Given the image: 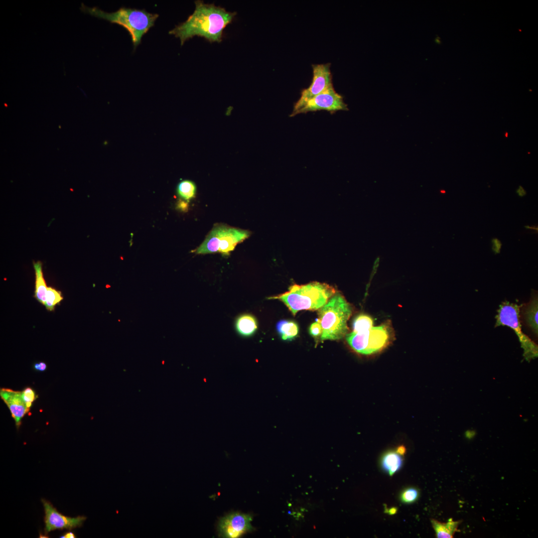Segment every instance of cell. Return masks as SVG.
Returning <instances> with one entry per match:
<instances>
[{"label":"cell","mask_w":538,"mask_h":538,"mask_svg":"<svg viewBox=\"0 0 538 538\" xmlns=\"http://www.w3.org/2000/svg\"><path fill=\"white\" fill-rule=\"evenodd\" d=\"M516 193L520 197H523L526 194V191L522 186H519L516 190Z\"/></svg>","instance_id":"obj_28"},{"label":"cell","mask_w":538,"mask_h":538,"mask_svg":"<svg viewBox=\"0 0 538 538\" xmlns=\"http://www.w3.org/2000/svg\"><path fill=\"white\" fill-rule=\"evenodd\" d=\"M321 110L328 111L331 114L339 111L348 110L343 97L336 92L333 85L310 99L303 108L296 112L295 116Z\"/></svg>","instance_id":"obj_9"},{"label":"cell","mask_w":538,"mask_h":538,"mask_svg":"<svg viewBox=\"0 0 538 538\" xmlns=\"http://www.w3.org/2000/svg\"><path fill=\"white\" fill-rule=\"evenodd\" d=\"M504 135L506 137H507L508 136V133L507 132H506Z\"/></svg>","instance_id":"obj_31"},{"label":"cell","mask_w":538,"mask_h":538,"mask_svg":"<svg viewBox=\"0 0 538 538\" xmlns=\"http://www.w3.org/2000/svg\"><path fill=\"white\" fill-rule=\"evenodd\" d=\"M196 190L194 183L188 180L180 182L178 185L177 189L179 196L187 201L195 196Z\"/></svg>","instance_id":"obj_20"},{"label":"cell","mask_w":538,"mask_h":538,"mask_svg":"<svg viewBox=\"0 0 538 538\" xmlns=\"http://www.w3.org/2000/svg\"><path fill=\"white\" fill-rule=\"evenodd\" d=\"M63 299L61 292L52 287H47L44 305L48 311H53L55 306Z\"/></svg>","instance_id":"obj_21"},{"label":"cell","mask_w":538,"mask_h":538,"mask_svg":"<svg viewBox=\"0 0 538 538\" xmlns=\"http://www.w3.org/2000/svg\"><path fill=\"white\" fill-rule=\"evenodd\" d=\"M21 395L26 406L30 409L32 403L37 398L35 392L31 388L26 387L21 392Z\"/></svg>","instance_id":"obj_23"},{"label":"cell","mask_w":538,"mask_h":538,"mask_svg":"<svg viewBox=\"0 0 538 538\" xmlns=\"http://www.w3.org/2000/svg\"><path fill=\"white\" fill-rule=\"evenodd\" d=\"M373 323L371 317L366 314H360L353 320V332L360 333L368 330L373 326Z\"/></svg>","instance_id":"obj_19"},{"label":"cell","mask_w":538,"mask_h":538,"mask_svg":"<svg viewBox=\"0 0 538 538\" xmlns=\"http://www.w3.org/2000/svg\"><path fill=\"white\" fill-rule=\"evenodd\" d=\"M330 63L312 64L313 77L310 86L303 89L299 99L294 104L290 117L295 116L297 111L303 108L311 98L333 85Z\"/></svg>","instance_id":"obj_8"},{"label":"cell","mask_w":538,"mask_h":538,"mask_svg":"<svg viewBox=\"0 0 538 538\" xmlns=\"http://www.w3.org/2000/svg\"><path fill=\"white\" fill-rule=\"evenodd\" d=\"M33 369L36 371L44 372L47 369V365L43 362L35 363L33 364Z\"/></svg>","instance_id":"obj_26"},{"label":"cell","mask_w":538,"mask_h":538,"mask_svg":"<svg viewBox=\"0 0 538 538\" xmlns=\"http://www.w3.org/2000/svg\"><path fill=\"white\" fill-rule=\"evenodd\" d=\"M441 192L443 193H445V190H441Z\"/></svg>","instance_id":"obj_32"},{"label":"cell","mask_w":538,"mask_h":538,"mask_svg":"<svg viewBox=\"0 0 538 538\" xmlns=\"http://www.w3.org/2000/svg\"><path fill=\"white\" fill-rule=\"evenodd\" d=\"M0 395L9 409L15 425L18 428L21 423V419L30 410L22 398L21 392L2 388L0 389Z\"/></svg>","instance_id":"obj_12"},{"label":"cell","mask_w":538,"mask_h":538,"mask_svg":"<svg viewBox=\"0 0 538 538\" xmlns=\"http://www.w3.org/2000/svg\"><path fill=\"white\" fill-rule=\"evenodd\" d=\"M276 327L278 333L284 340L294 339L298 333V326L292 321L281 320L277 322Z\"/></svg>","instance_id":"obj_18"},{"label":"cell","mask_w":538,"mask_h":538,"mask_svg":"<svg viewBox=\"0 0 538 538\" xmlns=\"http://www.w3.org/2000/svg\"><path fill=\"white\" fill-rule=\"evenodd\" d=\"M419 496V492L415 488H408L404 491L401 495V501L406 504H410L415 501Z\"/></svg>","instance_id":"obj_22"},{"label":"cell","mask_w":538,"mask_h":538,"mask_svg":"<svg viewBox=\"0 0 538 538\" xmlns=\"http://www.w3.org/2000/svg\"><path fill=\"white\" fill-rule=\"evenodd\" d=\"M33 268L35 274V285L34 297L42 304H44L47 290L43 272L42 263L40 261L33 262Z\"/></svg>","instance_id":"obj_14"},{"label":"cell","mask_w":538,"mask_h":538,"mask_svg":"<svg viewBox=\"0 0 538 538\" xmlns=\"http://www.w3.org/2000/svg\"><path fill=\"white\" fill-rule=\"evenodd\" d=\"M522 315L526 325L536 336H538V299L537 294L532 296L529 302L521 307Z\"/></svg>","instance_id":"obj_13"},{"label":"cell","mask_w":538,"mask_h":538,"mask_svg":"<svg viewBox=\"0 0 538 538\" xmlns=\"http://www.w3.org/2000/svg\"><path fill=\"white\" fill-rule=\"evenodd\" d=\"M397 512V509L396 508H392L389 509L388 513L390 515H394Z\"/></svg>","instance_id":"obj_30"},{"label":"cell","mask_w":538,"mask_h":538,"mask_svg":"<svg viewBox=\"0 0 538 538\" xmlns=\"http://www.w3.org/2000/svg\"><path fill=\"white\" fill-rule=\"evenodd\" d=\"M492 242L493 244L492 249L494 252L495 254L500 253L502 246L501 242L497 238L493 239Z\"/></svg>","instance_id":"obj_25"},{"label":"cell","mask_w":538,"mask_h":538,"mask_svg":"<svg viewBox=\"0 0 538 538\" xmlns=\"http://www.w3.org/2000/svg\"><path fill=\"white\" fill-rule=\"evenodd\" d=\"M237 331L242 335L249 336L256 331L258 325L255 318L251 315L244 314L240 316L236 322Z\"/></svg>","instance_id":"obj_17"},{"label":"cell","mask_w":538,"mask_h":538,"mask_svg":"<svg viewBox=\"0 0 538 538\" xmlns=\"http://www.w3.org/2000/svg\"><path fill=\"white\" fill-rule=\"evenodd\" d=\"M250 234L248 231L223 225L215 227L195 250V253L219 252L224 256L229 255L236 245L249 237Z\"/></svg>","instance_id":"obj_6"},{"label":"cell","mask_w":538,"mask_h":538,"mask_svg":"<svg viewBox=\"0 0 538 538\" xmlns=\"http://www.w3.org/2000/svg\"><path fill=\"white\" fill-rule=\"evenodd\" d=\"M309 331L310 335L313 337L321 336L322 328L319 321L312 323L309 327Z\"/></svg>","instance_id":"obj_24"},{"label":"cell","mask_w":538,"mask_h":538,"mask_svg":"<svg viewBox=\"0 0 538 538\" xmlns=\"http://www.w3.org/2000/svg\"><path fill=\"white\" fill-rule=\"evenodd\" d=\"M396 452L402 456H404L406 452V448L404 445H400L397 447Z\"/></svg>","instance_id":"obj_27"},{"label":"cell","mask_w":538,"mask_h":538,"mask_svg":"<svg viewBox=\"0 0 538 538\" xmlns=\"http://www.w3.org/2000/svg\"><path fill=\"white\" fill-rule=\"evenodd\" d=\"M336 293L335 289L325 283L312 282L293 284L283 293L269 297L282 301L293 315L301 310H316L325 304Z\"/></svg>","instance_id":"obj_3"},{"label":"cell","mask_w":538,"mask_h":538,"mask_svg":"<svg viewBox=\"0 0 538 538\" xmlns=\"http://www.w3.org/2000/svg\"><path fill=\"white\" fill-rule=\"evenodd\" d=\"M195 4L193 13L169 33L179 38L181 45L195 36L203 37L210 42H220L224 29L233 21L236 12L199 0L195 1Z\"/></svg>","instance_id":"obj_1"},{"label":"cell","mask_w":538,"mask_h":538,"mask_svg":"<svg viewBox=\"0 0 538 538\" xmlns=\"http://www.w3.org/2000/svg\"><path fill=\"white\" fill-rule=\"evenodd\" d=\"M80 10L85 13L116 23L126 28L131 36L134 47L141 42L143 36L154 26L159 16L144 9L121 7L113 12H105L97 7H88L82 3Z\"/></svg>","instance_id":"obj_2"},{"label":"cell","mask_w":538,"mask_h":538,"mask_svg":"<svg viewBox=\"0 0 538 538\" xmlns=\"http://www.w3.org/2000/svg\"><path fill=\"white\" fill-rule=\"evenodd\" d=\"M352 313L351 305L342 295H333L318 311L322 328L320 339L336 340L346 336L348 331L347 321Z\"/></svg>","instance_id":"obj_4"},{"label":"cell","mask_w":538,"mask_h":538,"mask_svg":"<svg viewBox=\"0 0 538 538\" xmlns=\"http://www.w3.org/2000/svg\"><path fill=\"white\" fill-rule=\"evenodd\" d=\"M76 537L75 534L71 531L68 532L60 537L61 538H75Z\"/></svg>","instance_id":"obj_29"},{"label":"cell","mask_w":538,"mask_h":538,"mask_svg":"<svg viewBox=\"0 0 538 538\" xmlns=\"http://www.w3.org/2000/svg\"><path fill=\"white\" fill-rule=\"evenodd\" d=\"M389 323L373 326L364 332H352L346 335V341L355 352L370 355L383 351L392 342L393 331Z\"/></svg>","instance_id":"obj_5"},{"label":"cell","mask_w":538,"mask_h":538,"mask_svg":"<svg viewBox=\"0 0 538 538\" xmlns=\"http://www.w3.org/2000/svg\"><path fill=\"white\" fill-rule=\"evenodd\" d=\"M431 523L437 538H453L454 533L457 531L460 522L450 519L447 523H442L432 519Z\"/></svg>","instance_id":"obj_16"},{"label":"cell","mask_w":538,"mask_h":538,"mask_svg":"<svg viewBox=\"0 0 538 538\" xmlns=\"http://www.w3.org/2000/svg\"><path fill=\"white\" fill-rule=\"evenodd\" d=\"M520 306L508 301L503 302L497 310L495 327L507 326L514 330L524 349L527 358L536 357L538 354L537 345L528 336L523 333L520 322Z\"/></svg>","instance_id":"obj_7"},{"label":"cell","mask_w":538,"mask_h":538,"mask_svg":"<svg viewBox=\"0 0 538 538\" xmlns=\"http://www.w3.org/2000/svg\"><path fill=\"white\" fill-rule=\"evenodd\" d=\"M253 516L239 512L230 513L220 519L218 532L220 537L238 538L248 532L255 530L252 526Z\"/></svg>","instance_id":"obj_11"},{"label":"cell","mask_w":538,"mask_h":538,"mask_svg":"<svg viewBox=\"0 0 538 538\" xmlns=\"http://www.w3.org/2000/svg\"><path fill=\"white\" fill-rule=\"evenodd\" d=\"M41 502L44 510L45 535L56 530L70 531L80 528L87 519L84 516L74 518L66 516L59 512L49 501L42 499Z\"/></svg>","instance_id":"obj_10"},{"label":"cell","mask_w":538,"mask_h":538,"mask_svg":"<svg viewBox=\"0 0 538 538\" xmlns=\"http://www.w3.org/2000/svg\"><path fill=\"white\" fill-rule=\"evenodd\" d=\"M402 456L396 450L389 451L384 454L381 464L384 470L389 475L392 476L401 468L403 463Z\"/></svg>","instance_id":"obj_15"}]
</instances>
